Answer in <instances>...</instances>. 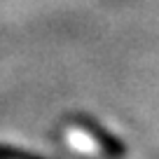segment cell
I'll list each match as a JSON object with an SVG mask.
<instances>
[{"mask_svg": "<svg viewBox=\"0 0 159 159\" xmlns=\"http://www.w3.org/2000/svg\"><path fill=\"white\" fill-rule=\"evenodd\" d=\"M66 140L68 145L75 150V152H82V154H98L101 152V145L89 131H82V129H68L66 134Z\"/></svg>", "mask_w": 159, "mask_h": 159, "instance_id": "cell-1", "label": "cell"}]
</instances>
